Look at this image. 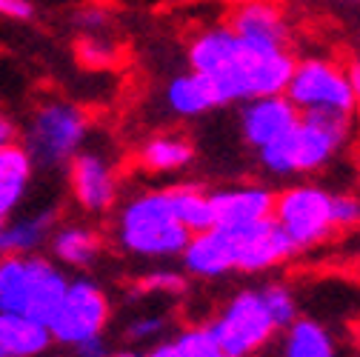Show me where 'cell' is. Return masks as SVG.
<instances>
[{
    "label": "cell",
    "mask_w": 360,
    "mask_h": 357,
    "mask_svg": "<svg viewBox=\"0 0 360 357\" xmlns=\"http://www.w3.org/2000/svg\"><path fill=\"white\" fill-rule=\"evenodd\" d=\"M192 72L212 77L229 103L286 95L295 58L286 46H266L235 34L229 26L198 32L186 49Z\"/></svg>",
    "instance_id": "1"
},
{
    "label": "cell",
    "mask_w": 360,
    "mask_h": 357,
    "mask_svg": "<svg viewBox=\"0 0 360 357\" xmlns=\"http://www.w3.org/2000/svg\"><path fill=\"white\" fill-rule=\"evenodd\" d=\"M352 115L343 112H300L295 129L275 143L257 149L260 166L275 177L311 174L329 166L352 141Z\"/></svg>",
    "instance_id": "2"
},
{
    "label": "cell",
    "mask_w": 360,
    "mask_h": 357,
    "mask_svg": "<svg viewBox=\"0 0 360 357\" xmlns=\"http://www.w3.org/2000/svg\"><path fill=\"white\" fill-rule=\"evenodd\" d=\"M192 232L177 223L166 192H143L131 197L117 214V243L141 257L184 254Z\"/></svg>",
    "instance_id": "3"
},
{
    "label": "cell",
    "mask_w": 360,
    "mask_h": 357,
    "mask_svg": "<svg viewBox=\"0 0 360 357\" xmlns=\"http://www.w3.org/2000/svg\"><path fill=\"white\" fill-rule=\"evenodd\" d=\"M272 220L303 249H314L335 235L332 226V192L321 183H295L275 195Z\"/></svg>",
    "instance_id": "4"
},
{
    "label": "cell",
    "mask_w": 360,
    "mask_h": 357,
    "mask_svg": "<svg viewBox=\"0 0 360 357\" xmlns=\"http://www.w3.org/2000/svg\"><path fill=\"white\" fill-rule=\"evenodd\" d=\"M209 329L229 357H255L278 332L260 289L238 292L220 309V315L209 323Z\"/></svg>",
    "instance_id": "5"
},
{
    "label": "cell",
    "mask_w": 360,
    "mask_h": 357,
    "mask_svg": "<svg viewBox=\"0 0 360 357\" xmlns=\"http://www.w3.org/2000/svg\"><path fill=\"white\" fill-rule=\"evenodd\" d=\"M286 98L300 112H343L354 115V92L346 66L329 58H300L295 60Z\"/></svg>",
    "instance_id": "6"
},
{
    "label": "cell",
    "mask_w": 360,
    "mask_h": 357,
    "mask_svg": "<svg viewBox=\"0 0 360 357\" xmlns=\"http://www.w3.org/2000/svg\"><path fill=\"white\" fill-rule=\"evenodd\" d=\"M86 129H89V117L75 103H63V100L43 103L34 112L32 126L26 131V152L32 155V160L43 166L69 163L86 138Z\"/></svg>",
    "instance_id": "7"
},
{
    "label": "cell",
    "mask_w": 360,
    "mask_h": 357,
    "mask_svg": "<svg viewBox=\"0 0 360 357\" xmlns=\"http://www.w3.org/2000/svg\"><path fill=\"white\" fill-rule=\"evenodd\" d=\"M109 297L103 294V289L92 280H72L55 318L49 320V332L52 340L66 343V346H77L89 337L103 335L106 323H109Z\"/></svg>",
    "instance_id": "8"
},
{
    "label": "cell",
    "mask_w": 360,
    "mask_h": 357,
    "mask_svg": "<svg viewBox=\"0 0 360 357\" xmlns=\"http://www.w3.org/2000/svg\"><path fill=\"white\" fill-rule=\"evenodd\" d=\"M232 232H235V272L260 275L297 254V246L272 217Z\"/></svg>",
    "instance_id": "9"
},
{
    "label": "cell",
    "mask_w": 360,
    "mask_h": 357,
    "mask_svg": "<svg viewBox=\"0 0 360 357\" xmlns=\"http://www.w3.org/2000/svg\"><path fill=\"white\" fill-rule=\"evenodd\" d=\"M69 186L80 209L98 214L109 212L117 197L115 169L98 152H77L69 160Z\"/></svg>",
    "instance_id": "10"
},
{
    "label": "cell",
    "mask_w": 360,
    "mask_h": 357,
    "mask_svg": "<svg viewBox=\"0 0 360 357\" xmlns=\"http://www.w3.org/2000/svg\"><path fill=\"white\" fill-rule=\"evenodd\" d=\"M297 120H300V109L286 95H269V98L246 100L240 112V131L243 141L257 152L281 141L289 129H295Z\"/></svg>",
    "instance_id": "11"
},
{
    "label": "cell",
    "mask_w": 360,
    "mask_h": 357,
    "mask_svg": "<svg viewBox=\"0 0 360 357\" xmlns=\"http://www.w3.org/2000/svg\"><path fill=\"white\" fill-rule=\"evenodd\" d=\"M212 203V220L214 226L223 229H243L252 223H260L272 217L275 209V192L266 186H232V189H217L209 195Z\"/></svg>",
    "instance_id": "12"
},
{
    "label": "cell",
    "mask_w": 360,
    "mask_h": 357,
    "mask_svg": "<svg viewBox=\"0 0 360 357\" xmlns=\"http://www.w3.org/2000/svg\"><path fill=\"white\" fill-rule=\"evenodd\" d=\"M184 266L195 278H223L235 272V232L209 226L195 232L184 249Z\"/></svg>",
    "instance_id": "13"
},
{
    "label": "cell",
    "mask_w": 360,
    "mask_h": 357,
    "mask_svg": "<svg viewBox=\"0 0 360 357\" xmlns=\"http://www.w3.org/2000/svg\"><path fill=\"white\" fill-rule=\"evenodd\" d=\"M226 26L243 40L266 46H286L289 40V20L275 0H243L232 9Z\"/></svg>",
    "instance_id": "14"
},
{
    "label": "cell",
    "mask_w": 360,
    "mask_h": 357,
    "mask_svg": "<svg viewBox=\"0 0 360 357\" xmlns=\"http://www.w3.org/2000/svg\"><path fill=\"white\" fill-rule=\"evenodd\" d=\"M166 103L180 117H198V115H206L212 109L229 106L223 89L200 72H186V74L174 77L166 89Z\"/></svg>",
    "instance_id": "15"
},
{
    "label": "cell",
    "mask_w": 360,
    "mask_h": 357,
    "mask_svg": "<svg viewBox=\"0 0 360 357\" xmlns=\"http://www.w3.org/2000/svg\"><path fill=\"white\" fill-rule=\"evenodd\" d=\"M66 289H69V280L58 266H52L43 257H32V286H29L23 315H29L32 320H37L43 326H49Z\"/></svg>",
    "instance_id": "16"
},
{
    "label": "cell",
    "mask_w": 360,
    "mask_h": 357,
    "mask_svg": "<svg viewBox=\"0 0 360 357\" xmlns=\"http://www.w3.org/2000/svg\"><path fill=\"white\" fill-rule=\"evenodd\" d=\"M52 343L49 326L32 320L29 315L0 311V351L4 357H37Z\"/></svg>",
    "instance_id": "17"
},
{
    "label": "cell",
    "mask_w": 360,
    "mask_h": 357,
    "mask_svg": "<svg viewBox=\"0 0 360 357\" xmlns=\"http://www.w3.org/2000/svg\"><path fill=\"white\" fill-rule=\"evenodd\" d=\"M32 177V155L26 146H0V226L20 203Z\"/></svg>",
    "instance_id": "18"
},
{
    "label": "cell",
    "mask_w": 360,
    "mask_h": 357,
    "mask_svg": "<svg viewBox=\"0 0 360 357\" xmlns=\"http://www.w3.org/2000/svg\"><path fill=\"white\" fill-rule=\"evenodd\" d=\"M283 332V357H338V343L321 320L297 318Z\"/></svg>",
    "instance_id": "19"
},
{
    "label": "cell",
    "mask_w": 360,
    "mask_h": 357,
    "mask_svg": "<svg viewBox=\"0 0 360 357\" xmlns=\"http://www.w3.org/2000/svg\"><path fill=\"white\" fill-rule=\"evenodd\" d=\"M55 226V212H37L32 217H23V220H15V223H4L0 226V257L6 254H26L32 249H37L43 240L49 238Z\"/></svg>",
    "instance_id": "20"
},
{
    "label": "cell",
    "mask_w": 360,
    "mask_h": 357,
    "mask_svg": "<svg viewBox=\"0 0 360 357\" xmlns=\"http://www.w3.org/2000/svg\"><path fill=\"white\" fill-rule=\"evenodd\" d=\"M32 286V257L6 254L0 260V311H26V297Z\"/></svg>",
    "instance_id": "21"
},
{
    "label": "cell",
    "mask_w": 360,
    "mask_h": 357,
    "mask_svg": "<svg viewBox=\"0 0 360 357\" xmlns=\"http://www.w3.org/2000/svg\"><path fill=\"white\" fill-rule=\"evenodd\" d=\"M138 160L149 171H177L195 160V146L180 135H158L141 146Z\"/></svg>",
    "instance_id": "22"
},
{
    "label": "cell",
    "mask_w": 360,
    "mask_h": 357,
    "mask_svg": "<svg viewBox=\"0 0 360 357\" xmlns=\"http://www.w3.org/2000/svg\"><path fill=\"white\" fill-rule=\"evenodd\" d=\"M103 249V240L95 229L63 226L52 235V252L66 266H92Z\"/></svg>",
    "instance_id": "23"
},
{
    "label": "cell",
    "mask_w": 360,
    "mask_h": 357,
    "mask_svg": "<svg viewBox=\"0 0 360 357\" xmlns=\"http://www.w3.org/2000/svg\"><path fill=\"white\" fill-rule=\"evenodd\" d=\"M166 200H169V209L177 217V223H184L192 235L214 226L212 203H209V195L203 189H198V186H172V189H166Z\"/></svg>",
    "instance_id": "24"
},
{
    "label": "cell",
    "mask_w": 360,
    "mask_h": 357,
    "mask_svg": "<svg viewBox=\"0 0 360 357\" xmlns=\"http://www.w3.org/2000/svg\"><path fill=\"white\" fill-rule=\"evenodd\" d=\"M260 292H263V300H266V306H269V315H272L278 332H281V329H289V326L300 318L297 297H295V292H292L289 286H283V283H269V286H263Z\"/></svg>",
    "instance_id": "25"
},
{
    "label": "cell",
    "mask_w": 360,
    "mask_h": 357,
    "mask_svg": "<svg viewBox=\"0 0 360 357\" xmlns=\"http://www.w3.org/2000/svg\"><path fill=\"white\" fill-rule=\"evenodd\" d=\"M172 343L177 346V351L184 354V357H229L226 351L220 349V343H217V337L212 335L209 323L184 329Z\"/></svg>",
    "instance_id": "26"
},
{
    "label": "cell",
    "mask_w": 360,
    "mask_h": 357,
    "mask_svg": "<svg viewBox=\"0 0 360 357\" xmlns=\"http://www.w3.org/2000/svg\"><path fill=\"white\" fill-rule=\"evenodd\" d=\"M332 226L335 232H352L360 226V195L332 192Z\"/></svg>",
    "instance_id": "27"
},
{
    "label": "cell",
    "mask_w": 360,
    "mask_h": 357,
    "mask_svg": "<svg viewBox=\"0 0 360 357\" xmlns=\"http://www.w3.org/2000/svg\"><path fill=\"white\" fill-rule=\"evenodd\" d=\"M77 58L83 66H92V69H106V66H115L117 60V49L106 40H98V37H86L77 43Z\"/></svg>",
    "instance_id": "28"
},
{
    "label": "cell",
    "mask_w": 360,
    "mask_h": 357,
    "mask_svg": "<svg viewBox=\"0 0 360 357\" xmlns=\"http://www.w3.org/2000/svg\"><path fill=\"white\" fill-rule=\"evenodd\" d=\"M184 289H186V280L177 272H152V275H146V278H141L138 283H134V294H152V292L180 294Z\"/></svg>",
    "instance_id": "29"
},
{
    "label": "cell",
    "mask_w": 360,
    "mask_h": 357,
    "mask_svg": "<svg viewBox=\"0 0 360 357\" xmlns=\"http://www.w3.org/2000/svg\"><path fill=\"white\" fill-rule=\"evenodd\" d=\"M163 329H166V318H160V315H146V318H138V320L129 323L126 337H129V340H149V337L160 335Z\"/></svg>",
    "instance_id": "30"
},
{
    "label": "cell",
    "mask_w": 360,
    "mask_h": 357,
    "mask_svg": "<svg viewBox=\"0 0 360 357\" xmlns=\"http://www.w3.org/2000/svg\"><path fill=\"white\" fill-rule=\"evenodd\" d=\"M0 18L29 20L32 18V4L29 0H0Z\"/></svg>",
    "instance_id": "31"
},
{
    "label": "cell",
    "mask_w": 360,
    "mask_h": 357,
    "mask_svg": "<svg viewBox=\"0 0 360 357\" xmlns=\"http://www.w3.org/2000/svg\"><path fill=\"white\" fill-rule=\"evenodd\" d=\"M75 357H109V346H106V340L101 335L89 337V340L75 346Z\"/></svg>",
    "instance_id": "32"
},
{
    "label": "cell",
    "mask_w": 360,
    "mask_h": 357,
    "mask_svg": "<svg viewBox=\"0 0 360 357\" xmlns=\"http://www.w3.org/2000/svg\"><path fill=\"white\" fill-rule=\"evenodd\" d=\"M349 72V83H352V92H354V109H360V58L346 63Z\"/></svg>",
    "instance_id": "33"
},
{
    "label": "cell",
    "mask_w": 360,
    "mask_h": 357,
    "mask_svg": "<svg viewBox=\"0 0 360 357\" xmlns=\"http://www.w3.org/2000/svg\"><path fill=\"white\" fill-rule=\"evenodd\" d=\"M15 138H18V129H15V123H12L6 115H0V146H9V143H15Z\"/></svg>",
    "instance_id": "34"
},
{
    "label": "cell",
    "mask_w": 360,
    "mask_h": 357,
    "mask_svg": "<svg viewBox=\"0 0 360 357\" xmlns=\"http://www.w3.org/2000/svg\"><path fill=\"white\" fill-rule=\"evenodd\" d=\"M146 357H184V354L177 351V346H174V343H160V346H155Z\"/></svg>",
    "instance_id": "35"
},
{
    "label": "cell",
    "mask_w": 360,
    "mask_h": 357,
    "mask_svg": "<svg viewBox=\"0 0 360 357\" xmlns=\"http://www.w3.org/2000/svg\"><path fill=\"white\" fill-rule=\"evenodd\" d=\"M109 357H143V354H138V351H117V354H109Z\"/></svg>",
    "instance_id": "36"
},
{
    "label": "cell",
    "mask_w": 360,
    "mask_h": 357,
    "mask_svg": "<svg viewBox=\"0 0 360 357\" xmlns=\"http://www.w3.org/2000/svg\"><path fill=\"white\" fill-rule=\"evenodd\" d=\"M346 4H357V0H346Z\"/></svg>",
    "instance_id": "37"
},
{
    "label": "cell",
    "mask_w": 360,
    "mask_h": 357,
    "mask_svg": "<svg viewBox=\"0 0 360 357\" xmlns=\"http://www.w3.org/2000/svg\"><path fill=\"white\" fill-rule=\"evenodd\" d=\"M0 357H4V351H0Z\"/></svg>",
    "instance_id": "38"
}]
</instances>
